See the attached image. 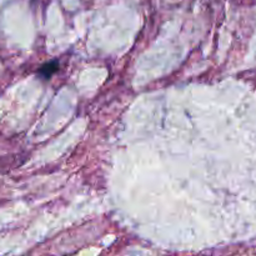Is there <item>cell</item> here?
Instances as JSON below:
<instances>
[{
    "label": "cell",
    "mask_w": 256,
    "mask_h": 256,
    "mask_svg": "<svg viewBox=\"0 0 256 256\" xmlns=\"http://www.w3.org/2000/svg\"><path fill=\"white\" fill-rule=\"evenodd\" d=\"M58 70H59V62H58V60H52V62H45V64L39 69L38 74H39L40 78L48 80L50 79L52 75L54 74V72H56Z\"/></svg>",
    "instance_id": "cell-1"
}]
</instances>
